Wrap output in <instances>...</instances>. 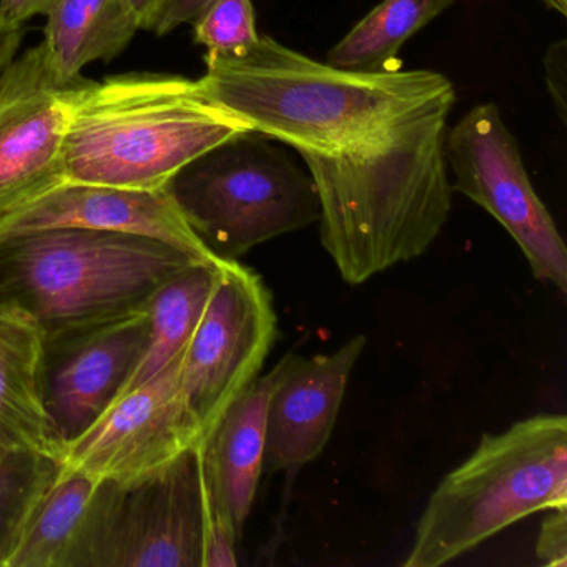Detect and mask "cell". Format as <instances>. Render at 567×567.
Listing matches in <instances>:
<instances>
[{
  "instance_id": "cell-1",
  "label": "cell",
  "mask_w": 567,
  "mask_h": 567,
  "mask_svg": "<svg viewBox=\"0 0 567 567\" xmlns=\"http://www.w3.org/2000/svg\"><path fill=\"white\" fill-rule=\"evenodd\" d=\"M200 79L251 131L293 148L318 194L413 171L446 142L456 92L433 71L358 72L260 35Z\"/></svg>"
},
{
  "instance_id": "cell-2",
  "label": "cell",
  "mask_w": 567,
  "mask_h": 567,
  "mask_svg": "<svg viewBox=\"0 0 567 567\" xmlns=\"http://www.w3.org/2000/svg\"><path fill=\"white\" fill-rule=\"evenodd\" d=\"M250 125L200 79L154 72L82 78L72 89L64 182L161 190L177 172Z\"/></svg>"
},
{
  "instance_id": "cell-3",
  "label": "cell",
  "mask_w": 567,
  "mask_h": 567,
  "mask_svg": "<svg viewBox=\"0 0 567 567\" xmlns=\"http://www.w3.org/2000/svg\"><path fill=\"white\" fill-rule=\"evenodd\" d=\"M198 261L137 235L84 228L6 235L0 303L31 315L51 340L145 310L165 281Z\"/></svg>"
},
{
  "instance_id": "cell-4",
  "label": "cell",
  "mask_w": 567,
  "mask_h": 567,
  "mask_svg": "<svg viewBox=\"0 0 567 567\" xmlns=\"http://www.w3.org/2000/svg\"><path fill=\"white\" fill-rule=\"evenodd\" d=\"M559 506H567V417L517 421L503 433L484 434L441 481L403 566H444L517 520Z\"/></svg>"
},
{
  "instance_id": "cell-5",
  "label": "cell",
  "mask_w": 567,
  "mask_h": 567,
  "mask_svg": "<svg viewBox=\"0 0 567 567\" xmlns=\"http://www.w3.org/2000/svg\"><path fill=\"white\" fill-rule=\"evenodd\" d=\"M204 247L234 261L320 220L310 174L274 138L247 132L205 152L165 185Z\"/></svg>"
},
{
  "instance_id": "cell-6",
  "label": "cell",
  "mask_w": 567,
  "mask_h": 567,
  "mask_svg": "<svg viewBox=\"0 0 567 567\" xmlns=\"http://www.w3.org/2000/svg\"><path fill=\"white\" fill-rule=\"evenodd\" d=\"M453 190L493 215L516 241L534 278L567 291V250L556 221L534 190L516 137L499 109L481 104L447 128Z\"/></svg>"
},
{
  "instance_id": "cell-7",
  "label": "cell",
  "mask_w": 567,
  "mask_h": 567,
  "mask_svg": "<svg viewBox=\"0 0 567 567\" xmlns=\"http://www.w3.org/2000/svg\"><path fill=\"white\" fill-rule=\"evenodd\" d=\"M275 338L277 313L260 275L237 260L221 261L178 368L182 394L204 440L228 404L257 380Z\"/></svg>"
},
{
  "instance_id": "cell-8",
  "label": "cell",
  "mask_w": 567,
  "mask_h": 567,
  "mask_svg": "<svg viewBox=\"0 0 567 567\" xmlns=\"http://www.w3.org/2000/svg\"><path fill=\"white\" fill-rule=\"evenodd\" d=\"M212 509L200 443L154 476L115 486L97 567H202Z\"/></svg>"
},
{
  "instance_id": "cell-9",
  "label": "cell",
  "mask_w": 567,
  "mask_h": 567,
  "mask_svg": "<svg viewBox=\"0 0 567 567\" xmlns=\"http://www.w3.org/2000/svg\"><path fill=\"white\" fill-rule=\"evenodd\" d=\"M181 358L147 383L121 394L69 443L64 467L127 486L154 476L198 446L204 436L182 394Z\"/></svg>"
},
{
  "instance_id": "cell-10",
  "label": "cell",
  "mask_w": 567,
  "mask_h": 567,
  "mask_svg": "<svg viewBox=\"0 0 567 567\" xmlns=\"http://www.w3.org/2000/svg\"><path fill=\"white\" fill-rule=\"evenodd\" d=\"M78 82L55 78L41 44L0 75V217L64 182L62 152Z\"/></svg>"
},
{
  "instance_id": "cell-11",
  "label": "cell",
  "mask_w": 567,
  "mask_h": 567,
  "mask_svg": "<svg viewBox=\"0 0 567 567\" xmlns=\"http://www.w3.org/2000/svg\"><path fill=\"white\" fill-rule=\"evenodd\" d=\"M147 340V310L45 340L42 390L65 447L121 396Z\"/></svg>"
},
{
  "instance_id": "cell-12",
  "label": "cell",
  "mask_w": 567,
  "mask_h": 567,
  "mask_svg": "<svg viewBox=\"0 0 567 567\" xmlns=\"http://www.w3.org/2000/svg\"><path fill=\"white\" fill-rule=\"evenodd\" d=\"M51 228H84L164 241L200 261H218L182 217L165 188L137 190L62 182L0 217V237Z\"/></svg>"
},
{
  "instance_id": "cell-13",
  "label": "cell",
  "mask_w": 567,
  "mask_h": 567,
  "mask_svg": "<svg viewBox=\"0 0 567 567\" xmlns=\"http://www.w3.org/2000/svg\"><path fill=\"white\" fill-rule=\"evenodd\" d=\"M115 486L55 464L29 496L0 567H97Z\"/></svg>"
},
{
  "instance_id": "cell-14",
  "label": "cell",
  "mask_w": 567,
  "mask_h": 567,
  "mask_svg": "<svg viewBox=\"0 0 567 567\" xmlns=\"http://www.w3.org/2000/svg\"><path fill=\"white\" fill-rule=\"evenodd\" d=\"M367 337L358 334L331 354L295 357L268 403L264 473L293 480L330 441L344 391Z\"/></svg>"
},
{
  "instance_id": "cell-15",
  "label": "cell",
  "mask_w": 567,
  "mask_h": 567,
  "mask_svg": "<svg viewBox=\"0 0 567 567\" xmlns=\"http://www.w3.org/2000/svg\"><path fill=\"white\" fill-rule=\"evenodd\" d=\"M297 354L278 361L265 377L251 381L202 441L205 477L212 506L238 543L257 497L264 474L267 413L271 393L290 370Z\"/></svg>"
},
{
  "instance_id": "cell-16",
  "label": "cell",
  "mask_w": 567,
  "mask_h": 567,
  "mask_svg": "<svg viewBox=\"0 0 567 567\" xmlns=\"http://www.w3.org/2000/svg\"><path fill=\"white\" fill-rule=\"evenodd\" d=\"M44 347V331L31 315L0 303V447L62 463L65 444L42 390Z\"/></svg>"
},
{
  "instance_id": "cell-17",
  "label": "cell",
  "mask_w": 567,
  "mask_h": 567,
  "mask_svg": "<svg viewBox=\"0 0 567 567\" xmlns=\"http://www.w3.org/2000/svg\"><path fill=\"white\" fill-rule=\"evenodd\" d=\"M45 18L41 45L65 84L82 79L92 62L114 61L141 31L127 0H55Z\"/></svg>"
},
{
  "instance_id": "cell-18",
  "label": "cell",
  "mask_w": 567,
  "mask_h": 567,
  "mask_svg": "<svg viewBox=\"0 0 567 567\" xmlns=\"http://www.w3.org/2000/svg\"><path fill=\"white\" fill-rule=\"evenodd\" d=\"M221 260L190 265L165 281L148 301V340L121 394L147 383L182 357L220 274Z\"/></svg>"
},
{
  "instance_id": "cell-19",
  "label": "cell",
  "mask_w": 567,
  "mask_h": 567,
  "mask_svg": "<svg viewBox=\"0 0 567 567\" xmlns=\"http://www.w3.org/2000/svg\"><path fill=\"white\" fill-rule=\"evenodd\" d=\"M456 0H381L330 52L327 64L347 71L400 69L401 48Z\"/></svg>"
},
{
  "instance_id": "cell-20",
  "label": "cell",
  "mask_w": 567,
  "mask_h": 567,
  "mask_svg": "<svg viewBox=\"0 0 567 567\" xmlns=\"http://www.w3.org/2000/svg\"><path fill=\"white\" fill-rule=\"evenodd\" d=\"M192 25L195 44L207 49L205 62L237 58L260 39L251 0H212Z\"/></svg>"
},
{
  "instance_id": "cell-21",
  "label": "cell",
  "mask_w": 567,
  "mask_h": 567,
  "mask_svg": "<svg viewBox=\"0 0 567 567\" xmlns=\"http://www.w3.org/2000/svg\"><path fill=\"white\" fill-rule=\"evenodd\" d=\"M55 464L59 463L11 454L0 447V560L29 496Z\"/></svg>"
},
{
  "instance_id": "cell-22",
  "label": "cell",
  "mask_w": 567,
  "mask_h": 567,
  "mask_svg": "<svg viewBox=\"0 0 567 567\" xmlns=\"http://www.w3.org/2000/svg\"><path fill=\"white\" fill-rule=\"evenodd\" d=\"M536 557L543 566H567V506L554 507L540 524Z\"/></svg>"
},
{
  "instance_id": "cell-23",
  "label": "cell",
  "mask_w": 567,
  "mask_h": 567,
  "mask_svg": "<svg viewBox=\"0 0 567 567\" xmlns=\"http://www.w3.org/2000/svg\"><path fill=\"white\" fill-rule=\"evenodd\" d=\"M544 75L554 107L563 122L567 115V42H554L544 58Z\"/></svg>"
},
{
  "instance_id": "cell-24",
  "label": "cell",
  "mask_w": 567,
  "mask_h": 567,
  "mask_svg": "<svg viewBox=\"0 0 567 567\" xmlns=\"http://www.w3.org/2000/svg\"><path fill=\"white\" fill-rule=\"evenodd\" d=\"M212 0H168L167 8L155 28V34L167 35L184 24H192Z\"/></svg>"
},
{
  "instance_id": "cell-25",
  "label": "cell",
  "mask_w": 567,
  "mask_h": 567,
  "mask_svg": "<svg viewBox=\"0 0 567 567\" xmlns=\"http://www.w3.org/2000/svg\"><path fill=\"white\" fill-rule=\"evenodd\" d=\"M55 0H0V19L9 25L22 28L35 16H45Z\"/></svg>"
},
{
  "instance_id": "cell-26",
  "label": "cell",
  "mask_w": 567,
  "mask_h": 567,
  "mask_svg": "<svg viewBox=\"0 0 567 567\" xmlns=\"http://www.w3.org/2000/svg\"><path fill=\"white\" fill-rule=\"evenodd\" d=\"M167 4L168 0H127L128 9L141 31L154 32Z\"/></svg>"
},
{
  "instance_id": "cell-27",
  "label": "cell",
  "mask_w": 567,
  "mask_h": 567,
  "mask_svg": "<svg viewBox=\"0 0 567 567\" xmlns=\"http://www.w3.org/2000/svg\"><path fill=\"white\" fill-rule=\"evenodd\" d=\"M22 39H24V29L6 24L0 19V75L4 74L6 69L18 58Z\"/></svg>"
},
{
  "instance_id": "cell-28",
  "label": "cell",
  "mask_w": 567,
  "mask_h": 567,
  "mask_svg": "<svg viewBox=\"0 0 567 567\" xmlns=\"http://www.w3.org/2000/svg\"><path fill=\"white\" fill-rule=\"evenodd\" d=\"M540 4L546 6L550 11L557 12V14L567 16V0H537Z\"/></svg>"
}]
</instances>
